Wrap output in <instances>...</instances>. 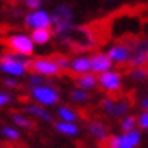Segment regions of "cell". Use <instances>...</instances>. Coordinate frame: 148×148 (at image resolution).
Here are the masks:
<instances>
[{"label": "cell", "mask_w": 148, "mask_h": 148, "mask_svg": "<svg viewBox=\"0 0 148 148\" xmlns=\"http://www.w3.org/2000/svg\"><path fill=\"white\" fill-rule=\"evenodd\" d=\"M25 3H27V7L34 8V10H38L42 5V0H25Z\"/></svg>", "instance_id": "cell-28"}, {"label": "cell", "mask_w": 148, "mask_h": 148, "mask_svg": "<svg viewBox=\"0 0 148 148\" xmlns=\"http://www.w3.org/2000/svg\"><path fill=\"white\" fill-rule=\"evenodd\" d=\"M50 38H52V30L40 28V30H34V32H32V42L38 43V45H45V43H48Z\"/></svg>", "instance_id": "cell-18"}, {"label": "cell", "mask_w": 148, "mask_h": 148, "mask_svg": "<svg viewBox=\"0 0 148 148\" xmlns=\"http://www.w3.org/2000/svg\"><path fill=\"white\" fill-rule=\"evenodd\" d=\"M14 57L15 55H5L3 60L0 62V70L10 75H22L25 72V65H23V62L17 60Z\"/></svg>", "instance_id": "cell-11"}, {"label": "cell", "mask_w": 148, "mask_h": 148, "mask_svg": "<svg viewBox=\"0 0 148 148\" xmlns=\"http://www.w3.org/2000/svg\"><path fill=\"white\" fill-rule=\"evenodd\" d=\"M5 2H15V0H5Z\"/></svg>", "instance_id": "cell-32"}, {"label": "cell", "mask_w": 148, "mask_h": 148, "mask_svg": "<svg viewBox=\"0 0 148 148\" xmlns=\"http://www.w3.org/2000/svg\"><path fill=\"white\" fill-rule=\"evenodd\" d=\"M88 60H90L92 73H98V75L105 73L108 70H112V67H113V63L108 58V55L101 53V52H97V53H93L92 57H88Z\"/></svg>", "instance_id": "cell-10"}, {"label": "cell", "mask_w": 148, "mask_h": 148, "mask_svg": "<svg viewBox=\"0 0 148 148\" xmlns=\"http://www.w3.org/2000/svg\"><path fill=\"white\" fill-rule=\"evenodd\" d=\"M25 25L28 28H34V30H40V28L50 30L52 28V17L45 10H34L25 17Z\"/></svg>", "instance_id": "cell-8"}, {"label": "cell", "mask_w": 148, "mask_h": 148, "mask_svg": "<svg viewBox=\"0 0 148 148\" xmlns=\"http://www.w3.org/2000/svg\"><path fill=\"white\" fill-rule=\"evenodd\" d=\"M7 47L12 48L17 55L32 57V53H34V42L27 35H14V37L7 38Z\"/></svg>", "instance_id": "cell-7"}, {"label": "cell", "mask_w": 148, "mask_h": 148, "mask_svg": "<svg viewBox=\"0 0 148 148\" xmlns=\"http://www.w3.org/2000/svg\"><path fill=\"white\" fill-rule=\"evenodd\" d=\"M75 83H77V87L80 88V90L88 92V90H92V88H95L97 85H98V78H97V75H95V73L90 72V73H85V75L77 77Z\"/></svg>", "instance_id": "cell-15"}, {"label": "cell", "mask_w": 148, "mask_h": 148, "mask_svg": "<svg viewBox=\"0 0 148 148\" xmlns=\"http://www.w3.org/2000/svg\"><path fill=\"white\" fill-rule=\"evenodd\" d=\"M140 107H141V112H148V95L140 100Z\"/></svg>", "instance_id": "cell-29"}, {"label": "cell", "mask_w": 148, "mask_h": 148, "mask_svg": "<svg viewBox=\"0 0 148 148\" xmlns=\"http://www.w3.org/2000/svg\"><path fill=\"white\" fill-rule=\"evenodd\" d=\"M8 101H10V97H8V95L0 93V107H2V105H5V103H8Z\"/></svg>", "instance_id": "cell-30"}, {"label": "cell", "mask_w": 148, "mask_h": 148, "mask_svg": "<svg viewBox=\"0 0 148 148\" xmlns=\"http://www.w3.org/2000/svg\"><path fill=\"white\" fill-rule=\"evenodd\" d=\"M97 78H98V85L108 93H118L123 87V77L116 70H108L105 73H100Z\"/></svg>", "instance_id": "cell-5"}, {"label": "cell", "mask_w": 148, "mask_h": 148, "mask_svg": "<svg viewBox=\"0 0 148 148\" xmlns=\"http://www.w3.org/2000/svg\"><path fill=\"white\" fill-rule=\"evenodd\" d=\"M14 121H15V123H18L20 127L32 128V121L27 120V118H25V116H22V115H14Z\"/></svg>", "instance_id": "cell-26"}, {"label": "cell", "mask_w": 148, "mask_h": 148, "mask_svg": "<svg viewBox=\"0 0 148 148\" xmlns=\"http://www.w3.org/2000/svg\"><path fill=\"white\" fill-rule=\"evenodd\" d=\"M132 57L128 65L130 68L135 67H147L148 65V37H143L140 40H132Z\"/></svg>", "instance_id": "cell-4"}, {"label": "cell", "mask_w": 148, "mask_h": 148, "mask_svg": "<svg viewBox=\"0 0 148 148\" xmlns=\"http://www.w3.org/2000/svg\"><path fill=\"white\" fill-rule=\"evenodd\" d=\"M2 133L5 135L7 138H10V140H17V138H20L18 132H17V130H14V128H10V127H5L3 130H2Z\"/></svg>", "instance_id": "cell-27"}, {"label": "cell", "mask_w": 148, "mask_h": 148, "mask_svg": "<svg viewBox=\"0 0 148 148\" xmlns=\"http://www.w3.org/2000/svg\"><path fill=\"white\" fill-rule=\"evenodd\" d=\"M25 70H32L37 75L43 77H55L62 72L58 65L53 62V58H34V60H25L23 62Z\"/></svg>", "instance_id": "cell-2"}, {"label": "cell", "mask_w": 148, "mask_h": 148, "mask_svg": "<svg viewBox=\"0 0 148 148\" xmlns=\"http://www.w3.org/2000/svg\"><path fill=\"white\" fill-rule=\"evenodd\" d=\"M88 132L93 136L98 143H103V141L108 138V127L100 120H92L88 123Z\"/></svg>", "instance_id": "cell-13"}, {"label": "cell", "mask_w": 148, "mask_h": 148, "mask_svg": "<svg viewBox=\"0 0 148 148\" xmlns=\"http://www.w3.org/2000/svg\"><path fill=\"white\" fill-rule=\"evenodd\" d=\"M128 78L135 83H143L148 80V68L147 67H135L128 70Z\"/></svg>", "instance_id": "cell-16"}, {"label": "cell", "mask_w": 148, "mask_h": 148, "mask_svg": "<svg viewBox=\"0 0 148 148\" xmlns=\"http://www.w3.org/2000/svg\"><path fill=\"white\" fill-rule=\"evenodd\" d=\"M53 62L58 65L60 70H68L70 68V60H68L65 55H57V57H53Z\"/></svg>", "instance_id": "cell-23"}, {"label": "cell", "mask_w": 148, "mask_h": 148, "mask_svg": "<svg viewBox=\"0 0 148 148\" xmlns=\"http://www.w3.org/2000/svg\"><path fill=\"white\" fill-rule=\"evenodd\" d=\"M101 108L112 118H123L125 115H128V110L132 108V100L125 98V97H121V98H105V100H101Z\"/></svg>", "instance_id": "cell-3"}, {"label": "cell", "mask_w": 148, "mask_h": 148, "mask_svg": "<svg viewBox=\"0 0 148 148\" xmlns=\"http://www.w3.org/2000/svg\"><path fill=\"white\" fill-rule=\"evenodd\" d=\"M108 58L112 60V63H116V65H125L130 62V57H132V48H130V43H116V45H112L108 48Z\"/></svg>", "instance_id": "cell-9"}, {"label": "cell", "mask_w": 148, "mask_h": 148, "mask_svg": "<svg viewBox=\"0 0 148 148\" xmlns=\"http://www.w3.org/2000/svg\"><path fill=\"white\" fill-rule=\"evenodd\" d=\"M101 147L105 148H118V143H116V135H108V138L103 143H100Z\"/></svg>", "instance_id": "cell-25"}, {"label": "cell", "mask_w": 148, "mask_h": 148, "mask_svg": "<svg viewBox=\"0 0 148 148\" xmlns=\"http://www.w3.org/2000/svg\"><path fill=\"white\" fill-rule=\"evenodd\" d=\"M57 113H58V116L62 118V121H67V123H75L77 118H78L77 112H73L70 107H58Z\"/></svg>", "instance_id": "cell-20"}, {"label": "cell", "mask_w": 148, "mask_h": 148, "mask_svg": "<svg viewBox=\"0 0 148 148\" xmlns=\"http://www.w3.org/2000/svg\"><path fill=\"white\" fill-rule=\"evenodd\" d=\"M70 98H72V101H77V103H85V101L90 100V95H88V92H85V90L75 88V90L70 92Z\"/></svg>", "instance_id": "cell-22"}, {"label": "cell", "mask_w": 148, "mask_h": 148, "mask_svg": "<svg viewBox=\"0 0 148 148\" xmlns=\"http://www.w3.org/2000/svg\"><path fill=\"white\" fill-rule=\"evenodd\" d=\"M136 127H140V130H147L148 132V112H141L136 116Z\"/></svg>", "instance_id": "cell-24"}, {"label": "cell", "mask_w": 148, "mask_h": 148, "mask_svg": "<svg viewBox=\"0 0 148 148\" xmlns=\"http://www.w3.org/2000/svg\"><path fill=\"white\" fill-rule=\"evenodd\" d=\"M70 70L72 73L75 75H85V73H90L92 68H90V60L88 57H77L73 60H70Z\"/></svg>", "instance_id": "cell-14"}, {"label": "cell", "mask_w": 148, "mask_h": 148, "mask_svg": "<svg viewBox=\"0 0 148 148\" xmlns=\"http://www.w3.org/2000/svg\"><path fill=\"white\" fill-rule=\"evenodd\" d=\"M32 97L42 105H57L60 100V95L50 85H40V87H32Z\"/></svg>", "instance_id": "cell-6"}, {"label": "cell", "mask_w": 148, "mask_h": 148, "mask_svg": "<svg viewBox=\"0 0 148 148\" xmlns=\"http://www.w3.org/2000/svg\"><path fill=\"white\" fill-rule=\"evenodd\" d=\"M5 83H7L8 87H17V83H15L14 80H7V82H5Z\"/></svg>", "instance_id": "cell-31"}, {"label": "cell", "mask_w": 148, "mask_h": 148, "mask_svg": "<svg viewBox=\"0 0 148 148\" xmlns=\"http://www.w3.org/2000/svg\"><path fill=\"white\" fill-rule=\"evenodd\" d=\"M52 17V27H53V32L57 37H67L72 30L75 28L73 23V10L68 7L67 3H62L53 10V14L50 15Z\"/></svg>", "instance_id": "cell-1"}, {"label": "cell", "mask_w": 148, "mask_h": 148, "mask_svg": "<svg viewBox=\"0 0 148 148\" xmlns=\"http://www.w3.org/2000/svg\"><path fill=\"white\" fill-rule=\"evenodd\" d=\"M55 128H57V132L67 135V136H75V135H78V132H80L75 123H67V121H58V123H55Z\"/></svg>", "instance_id": "cell-17"}, {"label": "cell", "mask_w": 148, "mask_h": 148, "mask_svg": "<svg viewBox=\"0 0 148 148\" xmlns=\"http://www.w3.org/2000/svg\"><path fill=\"white\" fill-rule=\"evenodd\" d=\"M116 143H118V148H136L141 143V132L133 130L128 133L116 135Z\"/></svg>", "instance_id": "cell-12"}, {"label": "cell", "mask_w": 148, "mask_h": 148, "mask_svg": "<svg viewBox=\"0 0 148 148\" xmlns=\"http://www.w3.org/2000/svg\"><path fill=\"white\" fill-rule=\"evenodd\" d=\"M120 130L121 133H128L136 130V116L135 115H125L123 118H120Z\"/></svg>", "instance_id": "cell-19"}, {"label": "cell", "mask_w": 148, "mask_h": 148, "mask_svg": "<svg viewBox=\"0 0 148 148\" xmlns=\"http://www.w3.org/2000/svg\"><path fill=\"white\" fill-rule=\"evenodd\" d=\"M27 112L28 113L35 115V116H38V118H42V120H47V121H52L53 120V116L48 113L47 110H43V108L37 107V105H28L27 107Z\"/></svg>", "instance_id": "cell-21"}]
</instances>
